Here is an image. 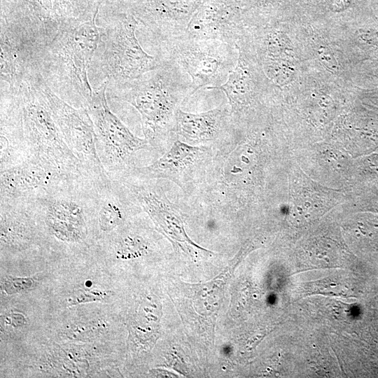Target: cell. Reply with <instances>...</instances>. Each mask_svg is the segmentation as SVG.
<instances>
[{
	"instance_id": "277c9868",
	"label": "cell",
	"mask_w": 378,
	"mask_h": 378,
	"mask_svg": "<svg viewBox=\"0 0 378 378\" xmlns=\"http://www.w3.org/2000/svg\"><path fill=\"white\" fill-rule=\"evenodd\" d=\"M99 188L86 177L70 180L50 192L23 203L33 214L39 229L59 243L85 244L95 227Z\"/></svg>"
},
{
	"instance_id": "6da1fadb",
	"label": "cell",
	"mask_w": 378,
	"mask_h": 378,
	"mask_svg": "<svg viewBox=\"0 0 378 378\" xmlns=\"http://www.w3.org/2000/svg\"><path fill=\"white\" fill-rule=\"evenodd\" d=\"M96 18L63 27L37 59V71L48 88L77 108H87L92 97L89 70L100 34Z\"/></svg>"
},
{
	"instance_id": "4fadbf2b",
	"label": "cell",
	"mask_w": 378,
	"mask_h": 378,
	"mask_svg": "<svg viewBox=\"0 0 378 378\" xmlns=\"http://www.w3.org/2000/svg\"><path fill=\"white\" fill-rule=\"evenodd\" d=\"M138 206L122 181L111 179L109 184L99 189L95 210L97 232L110 234L126 221L133 207Z\"/></svg>"
},
{
	"instance_id": "52a82bcc",
	"label": "cell",
	"mask_w": 378,
	"mask_h": 378,
	"mask_svg": "<svg viewBox=\"0 0 378 378\" xmlns=\"http://www.w3.org/2000/svg\"><path fill=\"white\" fill-rule=\"evenodd\" d=\"M104 83L93 88L87 106L94 123L99 157L110 179H120L136 167V155L149 148L150 144L135 136L108 107Z\"/></svg>"
},
{
	"instance_id": "30bf717a",
	"label": "cell",
	"mask_w": 378,
	"mask_h": 378,
	"mask_svg": "<svg viewBox=\"0 0 378 378\" xmlns=\"http://www.w3.org/2000/svg\"><path fill=\"white\" fill-rule=\"evenodd\" d=\"M195 5L185 0H141L134 16L154 46L186 34Z\"/></svg>"
},
{
	"instance_id": "9a60e30c",
	"label": "cell",
	"mask_w": 378,
	"mask_h": 378,
	"mask_svg": "<svg viewBox=\"0 0 378 378\" xmlns=\"http://www.w3.org/2000/svg\"><path fill=\"white\" fill-rule=\"evenodd\" d=\"M229 116L225 106L200 113L185 112L178 108L175 114L174 132L186 142L212 141L226 130Z\"/></svg>"
},
{
	"instance_id": "5b68a950",
	"label": "cell",
	"mask_w": 378,
	"mask_h": 378,
	"mask_svg": "<svg viewBox=\"0 0 378 378\" xmlns=\"http://www.w3.org/2000/svg\"><path fill=\"white\" fill-rule=\"evenodd\" d=\"M139 24L132 15H119L100 27L98 46L89 70L97 87L137 78L163 64L158 56L141 47L136 35Z\"/></svg>"
},
{
	"instance_id": "3957f363",
	"label": "cell",
	"mask_w": 378,
	"mask_h": 378,
	"mask_svg": "<svg viewBox=\"0 0 378 378\" xmlns=\"http://www.w3.org/2000/svg\"><path fill=\"white\" fill-rule=\"evenodd\" d=\"M163 64L136 79L107 86L111 99L126 102L139 112L145 139L155 144L171 130L183 99L192 95L191 80L176 66Z\"/></svg>"
},
{
	"instance_id": "e0dca14e",
	"label": "cell",
	"mask_w": 378,
	"mask_h": 378,
	"mask_svg": "<svg viewBox=\"0 0 378 378\" xmlns=\"http://www.w3.org/2000/svg\"><path fill=\"white\" fill-rule=\"evenodd\" d=\"M34 280L32 278H13L9 276L4 282L6 292L12 293L30 288L34 284Z\"/></svg>"
},
{
	"instance_id": "2e32d148",
	"label": "cell",
	"mask_w": 378,
	"mask_h": 378,
	"mask_svg": "<svg viewBox=\"0 0 378 378\" xmlns=\"http://www.w3.org/2000/svg\"><path fill=\"white\" fill-rule=\"evenodd\" d=\"M0 171L23 162L32 156L22 131L13 115L1 106Z\"/></svg>"
},
{
	"instance_id": "8fae6325",
	"label": "cell",
	"mask_w": 378,
	"mask_h": 378,
	"mask_svg": "<svg viewBox=\"0 0 378 378\" xmlns=\"http://www.w3.org/2000/svg\"><path fill=\"white\" fill-rule=\"evenodd\" d=\"M1 84L15 86L34 74L41 48L14 24L1 20Z\"/></svg>"
},
{
	"instance_id": "7c38bea8",
	"label": "cell",
	"mask_w": 378,
	"mask_h": 378,
	"mask_svg": "<svg viewBox=\"0 0 378 378\" xmlns=\"http://www.w3.org/2000/svg\"><path fill=\"white\" fill-rule=\"evenodd\" d=\"M0 220L1 250L22 252L38 244L41 230L25 204L0 202Z\"/></svg>"
},
{
	"instance_id": "7a4b0ae2",
	"label": "cell",
	"mask_w": 378,
	"mask_h": 378,
	"mask_svg": "<svg viewBox=\"0 0 378 378\" xmlns=\"http://www.w3.org/2000/svg\"><path fill=\"white\" fill-rule=\"evenodd\" d=\"M41 78L40 74H35L18 85H1V106L16 119L32 156L70 177H86L52 115L41 89Z\"/></svg>"
},
{
	"instance_id": "9c48e42d",
	"label": "cell",
	"mask_w": 378,
	"mask_h": 378,
	"mask_svg": "<svg viewBox=\"0 0 378 378\" xmlns=\"http://www.w3.org/2000/svg\"><path fill=\"white\" fill-rule=\"evenodd\" d=\"M0 172V202H4L27 203L80 178L70 177L35 156Z\"/></svg>"
},
{
	"instance_id": "5bb4252c",
	"label": "cell",
	"mask_w": 378,
	"mask_h": 378,
	"mask_svg": "<svg viewBox=\"0 0 378 378\" xmlns=\"http://www.w3.org/2000/svg\"><path fill=\"white\" fill-rule=\"evenodd\" d=\"M200 150V147L176 140L159 159L146 166L134 167L123 177L146 180L167 178L179 184L178 179L193 166Z\"/></svg>"
},
{
	"instance_id": "ba28073f",
	"label": "cell",
	"mask_w": 378,
	"mask_h": 378,
	"mask_svg": "<svg viewBox=\"0 0 378 378\" xmlns=\"http://www.w3.org/2000/svg\"><path fill=\"white\" fill-rule=\"evenodd\" d=\"M41 89L63 138L78 158L85 176L98 188L110 183L99 157L94 123L85 107H75L57 96L41 78Z\"/></svg>"
},
{
	"instance_id": "8992f818",
	"label": "cell",
	"mask_w": 378,
	"mask_h": 378,
	"mask_svg": "<svg viewBox=\"0 0 378 378\" xmlns=\"http://www.w3.org/2000/svg\"><path fill=\"white\" fill-rule=\"evenodd\" d=\"M236 46L218 40L190 38L185 35L155 45L156 56L186 74L192 94L203 88L223 85L235 67Z\"/></svg>"
}]
</instances>
